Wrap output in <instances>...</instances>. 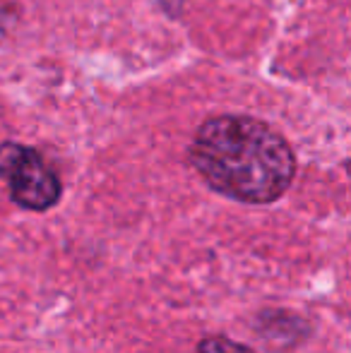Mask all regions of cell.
<instances>
[{"label": "cell", "mask_w": 351, "mask_h": 353, "mask_svg": "<svg viewBox=\"0 0 351 353\" xmlns=\"http://www.w3.org/2000/svg\"><path fill=\"white\" fill-rule=\"evenodd\" d=\"M0 178L10 185V197L24 210L46 212L61 200V181L32 147L0 144Z\"/></svg>", "instance_id": "2"}, {"label": "cell", "mask_w": 351, "mask_h": 353, "mask_svg": "<svg viewBox=\"0 0 351 353\" xmlns=\"http://www.w3.org/2000/svg\"><path fill=\"white\" fill-rule=\"evenodd\" d=\"M197 353H255L253 349L243 344H236V341L226 339V336H210L197 346Z\"/></svg>", "instance_id": "3"}, {"label": "cell", "mask_w": 351, "mask_h": 353, "mask_svg": "<svg viewBox=\"0 0 351 353\" xmlns=\"http://www.w3.org/2000/svg\"><path fill=\"white\" fill-rule=\"evenodd\" d=\"M10 22H12V14H10V8L0 0V41L5 39V34H8V27Z\"/></svg>", "instance_id": "4"}, {"label": "cell", "mask_w": 351, "mask_h": 353, "mask_svg": "<svg viewBox=\"0 0 351 353\" xmlns=\"http://www.w3.org/2000/svg\"><path fill=\"white\" fill-rule=\"evenodd\" d=\"M190 161L219 195L270 205L289 190L296 159L279 132L248 116L210 118L195 132Z\"/></svg>", "instance_id": "1"}]
</instances>
